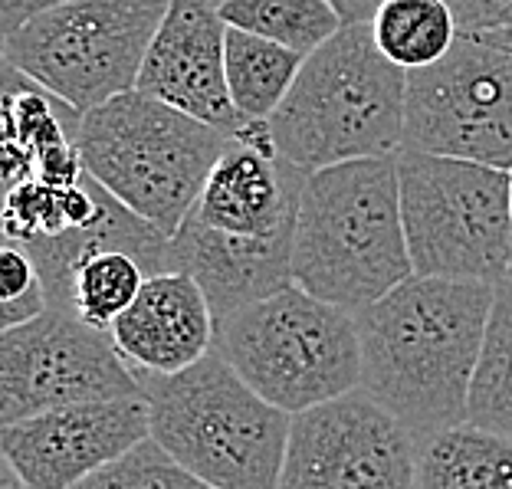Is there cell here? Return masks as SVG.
Returning <instances> with one entry per match:
<instances>
[{"label":"cell","mask_w":512,"mask_h":489,"mask_svg":"<svg viewBox=\"0 0 512 489\" xmlns=\"http://www.w3.org/2000/svg\"><path fill=\"white\" fill-rule=\"evenodd\" d=\"M73 138L86 174L102 191L174 237L230 135L128 89L79 115Z\"/></svg>","instance_id":"277c9868"},{"label":"cell","mask_w":512,"mask_h":489,"mask_svg":"<svg viewBox=\"0 0 512 489\" xmlns=\"http://www.w3.org/2000/svg\"><path fill=\"white\" fill-rule=\"evenodd\" d=\"M417 437L355 388L293 414L279 489H414Z\"/></svg>","instance_id":"8fae6325"},{"label":"cell","mask_w":512,"mask_h":489,"mask_svg":"<svg viewBox=\"0 0 512 489\" xmlns=\"http://www.w3.org/2000/svg\"><path fill=\"white\" fill-rule=\"evenodd\" d=\"M490 37H493V40H499V43L509 46V50H512V27H509V30H490Z\"/></svg>","instance_id":"83f0119b"},{"label":"cell","mask_w":512,"mask_h":489,"mask_svg":"<svg viewBox=\"0 0 512 489\" xmlns=\"http://www.w3.org/2000/svg\"><path fill=\"white\" fill-rule=\"evenodd\" d=\"M148 276L151 273L135 253L122 247L92 250L83 260L73 263L56 309L73 312L76 319H83L92 329L109 332V325L135 302L138 289L145 286Z\"/></svg>","instance_id":"d6986e66"},{"label":"cell","mask_w":512,"mask_h":489,"mask_svg":"<svg viewBox=\"0 0 512 489\" xmlns=\"http://www.w3.org/2000/svg\"><path fill=\"white\" fill-rule=\"evenodd\" d=\"M329 4L342 17V23H371V17H375V10L384 0H329Z\"/></svg>","instance_id":"484cf974"},{"label":"cell","mask_w":512,"mask_h":489,"mask_svg":"<svg viewBox=\"0 0 512 489\" xmlns=\"http://www.w3.org/2000/svg\"><path fill=\"white\" fill-rule=\"evenodd\" d=\"M171 0H69L7 37V63L30 83L89 112L135 89Z\"/></svg>","instance_id":"ba28073f"},{"label":"cell","mask_w":512,"mask_h":489,"mask_svg":"<svg viewBox=\"0 0 512 489\" xmlns=\"http://www.w3.org/2000/svg\"><path fill=\"white\" fill-rule=\"evenodd\" d=\"M368 27L378 50L404 73L434 66L460 40L447 0H384Z\"/></svg>","instance_id":"ac0fdd59"},{"label":"cell","mask_w":512,"mask_h":489,"mask_svg":"<svg viewBox=\"0 0 512 489\" xmlns=\"http://www.w3.org/2000/svg\"><path fill=\"white\" fill-rule=\"evenodd\" d=\"M151 440L214 489H279L293 414L260 398L217 352L178 375L138 378Z\"/></svg>","instance_id":"5b68a950"},{"label":"cell","mask_w":512,"mask_h":489,"mask_svg":"<svg viewBox=\"0 0 512 489\" xmlns=\"http://www.w3.org/2000/svg\"><path fill=\"white\" fill-rule=\"evenodd\" d=\"M211 4H220V0H211Z\"/></svg>","instance_id":"4dcf8cb0"},{"label":"cell","mask_w":512,"mask_h":489,"mask_svg":"<svg viewBox=\"0 0 512 489\" xmlns=\"http://www.w3.org/2000/svg\"><path fill=\"white\" fill-rule=\"evenodd\" d=\"M398 188L414 276L503 283L512 243V171L401 148Z\"/></svg>","instance_id":"52a82bcc"},{"label":"cell","mask_w":512,"mask_h":489,"mask_svg":"<svg viewBox=\"0 0 512 489\" xmlns=\"http://www.w3.org/2000/svg\"><path fill=\"white\" fill-rule=\"evenodd\" d=\"M217 10L227 27L256 33L302 56L345 27L329 0H220Z\"/></svg>","instance_id":"44dd1931"},{"label":"cell","mask_w":512,"mask_h":489,"mask_svg":"<svg viewBox=\"0 0 512 489\" xmlns=\"http://www.w3.org/2000/svg\"><path fill=\"white\" fill-rule=\"evenodd\" d=\"M4 69H7V37L0 33V79H4Z\"/></svg>","instance_id":"f1b7e54d"},{"label":"cell","mask_w":512,"mask_h":489,"mask_svg":"<svg viewBox=\"0 0 512 489\" xmlns=\"http://www.w3.org/2000/svg\"><path fill=\"white\" fill-rule=\"evenodd\" d=\"M73 489H214V486H207L188 467H181L158 440L145 437L142 444H135L119 460L106 463V467L86 476Z\"/></svg>","instance_id":"7402d4cb"},{"label":"cell","mask_w":512,"mask_h":489,"mask_svg":"<svg viewBox=\"0 0 512 489\" xmlns=\"http://www.w3.org/2000/svg\"><path fill=\"white\" fill-rule=\"evenodd\" d=\"M60 4H69V0H0V33L10 37V33L23 27L27 20L40 17Z\"/></svg>","instance_id":"d4e9b609"},{"label":"cell","mask_w":512,"mask_h":489,"mask_svg":"<svg viewBox=\"0 0 512 489\" xmlns=\"http://www.w3.org/2000/svg\"><path fill=\"white\" fill-rule=\"evenodd\" d=\"M493 283L411 276L355 312L362 384L414 437L467 421Z\"/></svg>","instance_id":"6da1fadb"},{"label":"cell","mask_w":512,"mask_h":489,"mask_svg":"<svg viewBox=\"0 0 512 489\" xmlns=\"http://www.w3.org/2000/svg\"><path fill=\"white\" fill-rule=\"evenodd\" d=\"M214 352L286 414H302L362 384L355 312L296 283L220 316Z\"/></svg>","instance_id":"8992f818"},{"label":"cell","mask_w":512,"mask_h":489,"mask_svg":"<svg viewBox=\"0 0 512 489\" xmlns=\"http://www.w3.org/2000/svg\"><path fill=\"white\" fill-rule=\"evenodd\" d=\"M142 394L135 371L115 352L109 332L73 312L43 316L0 332V427L53 407Z\"/></svg>","instance_id":"30bf717a"},{"label":"cell","mask_w":512,"mask_h":489,"mask_svg":"<svg viewBox=\"0 0 512 489\" xmlns=\"http://www.w3.org/2000/svg\"><path fill=\"white\" fill-rule=\"evenodd\" d=\"M460 33H490L512 27V0H447Z\"/></svg>","instance_id":"cb8c5ba5"},{"label":"cell","mask_w":512,"mask_h":489,"mask_svg":"<svg viewBox=\"0 0 512 489\" xmlns=\"http://www.w3.org/2000/svg\"><path fill=\"white\" fill-rule=\"evenodd\" d=\"M289 276L306 293L358 312L414 276L398 155L358 158L306 174Z\"/></svg>","instance_id":"7a4b0ae2"},{"label":"cell","mask_w":512,"mask_h":489,"mask_svg":"<svg viewBox=\"0 0 512 489\" xmlns=\"http://www.w3.org/2000/svg\"><path fill=\"white\" fill-rule=\"evenodd\" d=\"M227 23L211 0H171L138 73V92L234 135L240 119L224 69Z\"/></svg>","instance_id":"5bb4252c"},{"label":"cell","mask_w":512,"mask_h":489,"mask_svg":"<svg viewBox=\"0 0 512 489\" xmlns=\"http://www.w3.org/2000/svg\"><path fill=\"white\" fill-rule=\"evenodd\" d=\"M302 60L306 56L289 50V46L227 27L224 69L230 99H234L240 119H270L279 102L286 99V92L293 89Z\"/></svg>","instance_id":"e0dca14e"},{"label":"cell","mask_w":512,"mask_h":489,"mask_svg":"<svg viewBox=\"0 0 512 489\" xmlns=\"http://www.w3.org/2000/svg\"><path fill=\"white\" fill-rule=\"evenodd\" d=\"M151 437L145 394L79 401L0 427V450L27 489H73Z\"/></svg>","instance_id":"4fadbf2b"},{"label":"cell","mask_w":512,"mask_h":489,"mask_svg":"<svg viewBox=\"0 0 512 489\" xmlns=\"http://www.w3.org/2000/svg\"><path fill=\"white\" fill-rule=\"evenodd\" d=\"M404 148L512 171V50L460 33L434 66L407 73Z\"/></svg>","instance_id":"9c48e42d"},{"label":"cell","mask_w":512,"mask_h":489,"mask_svg":"<svg viewBox=\"0 0 512 489\" xmlns=\"http://www.w3.org/2000/svg\"><path fill=\"white\" fill-rule=\"evenodd\" d=\"M0 489H27V483H23L20 473L14 470V463L4 457V450H0Z\"/></svg>","instance_id":"4316f807"},{"label":"cell","mask_w":512,"mask_h":489,"mask_svg":"<svg viewBox=\"0 0 512 489\" xmlns=\"http://www.w3.org/2000/svg\"><path fill=\"white\" fill-rule=\"evenodd\" d=\"M306 171L279 155L266 119H247L227 138L184 220L250 256L289 260Z\"/></svg>","instance_id":"7c38bea8"},{"label":"cell","mask_w":512,"mask_h":489,"mask_svg":"<svg viewBox=\"0 0 512 489\" xmlns=\"http://www.w3.org/2000/svg\"><path fill=\"white\" fill-rule=\"evenodd\" d=\"M506 279H512V243H509V273H506Z\"/></svg>","instance_id":"f546056e"},{"label":"cell","mask_w":512,"mask_h":489,"mask_svg":"<svg viewBox=\"0 0 512 489\" xmlns=\"http://www.w3.org/2000/svg\"><path fill=\"white\" fill-rule=\"evenodd\" d=\"M407 73L378 50L368 23H345L312 50L279 109L266 119L276 151L299 171L404 148Z\"/></svg>","instance_id":"3957f363"},{"label":"cell","mask_w":512,"mask_h":489,"mask_svg":"<svg viewBox=\"0 0 512 489\" xmlns=\"http://www.w3.org/2000/svg\"><path fill=\"white\" fill-rule=\"evenodd\" d=\"M217 316L191 273L161 270L145 279L135 302L109 325V339L135 378L178 375L214 352Z\"/></svg>","instance_id":"9a60e30c"},{"label":"cell","mask_w":512,"mask_h":489,"mask_svg":"<svg viewBox=\"0 0 512 489\" xmlns=\"http://www.w3.org/2000/svg\"><path fill=\"white\" fill-rule=\"evenodd\" d=\"M414 489H512V440L470 421L417 437Z\"/></svg>","instance_id":"2e32d148"},{"label":"cell","mask_w":512,"mask_h":489,"mask_svg":"<svg viewBox=\"0 0 512 489\" xmlns=\"http://www.w3.org/2000/svg\"><path fill=\"white\" fill-rule=\"evenodd\" d=\"M467 421L512 440V279L496 283L467 394Z\"/></svg>","instance_id":"ffe728a7"},{"label":"cell","mask_w":512,"mask_h":489,"mask_svg":"<svg viewBox=\"0 0 512 489\" xmlns=\"http://www.w3.org/2000/svg\"><path fill=\"white\" fill-rule=\"evenodd\" d=\"M50 309L43 273L23 243L0 234V332L43 316Z\"/></svg>","instance_id":"603a6c76"}]
</instances>
